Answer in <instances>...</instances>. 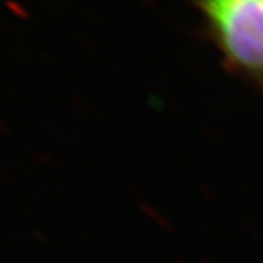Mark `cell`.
<instances>
[{
    "mask_svg": "<svg viewBox=\"0 0 263 263\" xmlns=\"http://www.w3.org/2000/svg\"><path fill=\"white\" fill-rule=\"evenodd\" d=\"M228 65L263 84V0H197Z\"/></svg>",
    "mask_w": 263,
    "mask_h": 263,
    "instance_id": "obj_1",
    "label": "cell"
}]
</instances>
